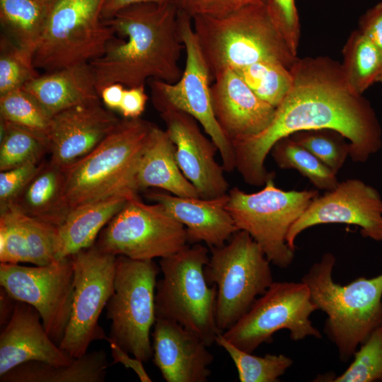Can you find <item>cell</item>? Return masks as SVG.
Masks as SVG:
<instances>
[{"mask_svg": "<svg viewBox=\"0 0 382 382\" xmlns=\"http://www.w3.org/2000/svg\"><path fill=\"white\" fill-rule=\"evenodd\" d=\"M16 300L11 297L1 286L0 289V327L4 328L10 320L16 306Z\"/></svg>", "mask_w": 382, "mask_h": 382, "instance_id": "obj_47", "label": "cell"}, {"mask_svg": "<svg viewBox=\"0 0 382 382\" xmlns=\"http://www.w3.org/2000/svg\"><path fill=\"white\" fill-rule=\"evenodd\" d=\"M154 125L125 118L92 151L64 172L63 202L69 211L116 195H137L136 175Z\"/></svg>", "mask_w": 382, "mask_h": 382, "instance_id": "obj_4", "label": "cell"}, {"mask_svg": "<svg viewBox=\"0 0 382 382\" xmlns=\"http://www.w3.org/2000/svg\"><path fill=\"white\" fill-rule=\"evenodd\" d=\"M178 5L143 3L125 8L104 20L115 33L105 52L89 62L98 93L112 83L127 88L144 85L149 79L175 83L183 72L179 59L183 41Z\"/></svg>", "mask_w": 382, "mask_h": 382, "instance_id": "obj_2", "label": "cell"}, {"mask_svg": "<svg viewBox=\"0 0 382 382\" xmlns=\"http://www.w3.org/2000/svg\"><path fill=\"white\" fill-rule=\"evenodd\" d=\"M74 282L71 256L41 266L0 264L1 286L39 312L46 332L58 346L71 316Z\"/></svg>", "mask_w": 382, "mask_h": 382, "instance_id": "obj_15", "label": "cell"}, {"mask_svg": "<svg viewBox=\"0 0 382 382\" xmlns=\"http://www.w3.org/2000/svg\"><path fill=\"white\" fill-rule=\"evenodd\" d=\"M342 53L345 79L352 91L362 95L376 82L382 66V52L357 30L348 38Z\"/></svg>", "mask_w": 382, "mask_h": 382, "instance_id": "obj_30", "label": "cell"}, {"mask_svg": "<svg viewBox=\"0 0 382 382\" xmlns=\"http://www.w3.org/2000/svg\"><path fill=\"white\" fill-rule=\"evenodd\" d=\"M210 253L204 274L209 284L216 286V323L222 333L248 311L274 281L271 262L245 231H237L224 245L210 248Z\"/></svg>", "mask_w": 382, "mask_h": 382, "instance_id": "obj_8", "label": "cell"}, {"mask_svg": "<svg viewBox=\"0 0 382 382\" xmlns=\"http://www.w3.org/2000/svg\"><path fill=\"white\" fill-rule=\"evenodd\" d=\"M267 5L289 48L296 55L300 40V23L295 0H269Z\"/></svg>", "mask_w": 382, "mask_h": 382, "instance_id": "obj_39", "label": "cell"}, {"mask_svg": "<svg viewBox=\"0 0 382 382\" xmlns=\"http://www.w3.org/2000/svg\"><path fill=\"white\" fill-rule=\"evenodd\" d=\"M316 310L309 289L302 281L273 282L248 311L222 335L250 353L262 344L270 342L274 334L283 329L289 330L294 341L308 337L320 339V331L309 318Z\"/></svg>", "mask_w": 382, "mask_h": 382, "instance_id": "obj_11", "label": "cell"}, {"mask_svg": "<svg viewBox=\"0 0 382 382\" xmlns=\"http://www.w3.org/2000/svg\"><path fill=\"white\" fill-rule=\"evenodd\" d=\"M147 100L144 85L125 88L118 111L125 118H138L144 111Z\"/></svg>", "mask_w": 382, "mask_h": 382, "instance_id": "obj_43", "label": "cell"}, {"mask_svg": "<svg viewBox=\"0 0 382 382\" xmlns=\"http://www.w3.org/2000/svg\"><path fill=\"white\" fill-rule=\"evenodd\" d=\"M214 79L211 87L214 113L231 143L256 134L269 125L276 108L260 99L235 70L225 69Z\"/></svg>", "mask_w": 382, "mask_h": 382, "instance_id": "obj_20", "label": "cell"}, {"mask_svg": "<svg viewBox=\"0 0 382 382\" xmlns=\"http://www.w3.org/2000/svg\"><path fill=\"white\" fill-rule=\"evenodd\" d=\"M120 120L101 100L77 105L52 116L50 161L65 170L92 151Z\"/></svg>", "mask_w": 382, "mask_h": 382, "instance_id": "obj_18", "label": "cell"}, {"mask_svg": "<svg viewBox=\"0 0 382 382\" xmlns=\"http://www.w3.org/2000/svg\"><path fill=\"white\" fill-rule=\"evenodd\" d=\"M146 197L158 203L186 228L188 243L204 242L209 248L226 243L238 231L226 209L228 193L214 199L182 197L161 192Z\"/></svg>", "mask_w": 382, "mask_h": 382, "instance_id": "obj_23", "label": "cell"}, {"mask_svg": "<svg viewBox=\"0 0 382 382\" xmlns=\"http://www.w3.org/2000/svg\"><path fill=\"white\" fill-rule=\"evenodd\" d=\"M160 267L153 260L117 255L114 292L106 308L108 337L143 362L153 357L151 330L156 320L155 291Z\"/></svg>", "mask_w": 382, "mask_h": 382, "instance_id": "obj_10", "label": "cell"}, {"mask_svg": "<svg viewBox=\"0 0 382 382\" xmlns=\"http://www.w3.org/2000/svg\"><path fill=\"white\" fill-rule=\"evenodd\" d=\"M376 82H381L382 83V66H381V69L379 71V74L376 78Z\"/></svg>", "mask_w": 382, "mask_h": 382, "instance_id": "obj_50", "label": "cell"}, {"mask_svg": "<svg viewBox=\"0 0 382 382\" xmlns=\"http://www.w3.org/2000/svg\"><path fill=\"white\" fill-rule=\"evenodd\" d=\"M269 0H193L184 10L190 16H218L250 5L268 4Z\"/></svg>", "mask_w": 382, "mask_h": 382, "instance_id": "obj_41", "label": "cell"}, {"mask_svg": "<svg viewBox=\"0 0 382 382\" xmlns=\"http://www.w3.org/2000/svg\"><path fill=\"white\" fill-rule=\"evenodd\" d=\"M215 343L221 347L233 361L241 382H277L291 367L292 359L282 354L256 356L241 349L228 341L222 333Z\"/></svg>", "mask_w": 382, "mask_h": 382, "instance_id": "obj_32", "label": "cell"}, {"mask_svg": "<svg viewBox=\"0 0 382 382\" xmlns=\"http://www.w3.org/2000/svg\"><path fill=\"white\" fill-rule=\"evenodd\" d=\"M137 195H116L78 207L58 226L57 260L71 256L96 243L102 229Z\"/></svg>", "mask_w": 382, "mask_h": 382, "instance_id": "obj_26", "label": "cell"}, {"mask_svg": "<svg viewBox=\"0 0 382 382\" xmlns=\"http://www.w3.org/2000/svg\"><path fill=\"white\" fill-rule=\"evenodd\" d=\"M325 224L357 226L361 234L382 241V198L373 187L359 179L341 183L321 197L318 196L294 223L286 242L295 250V241L304 230Z\"/></svg>", "mask_w": 382, "mask_h": 382, "instance_id": "obj_16", "label": "cell"}, {"mask_svg": "<svg viewBox=\"0 0 382 382\" xmlns=\"http://www.w3.org/2000/svg\"><path fill=\"white\" fill-rule=\"evenodd\" d=\"M70 357L46 332L39 312L31 305L16 301L13 313L0 333V376L30 361L69 364Z\"/></svg>", "mask_w": 382, "mask_h": 382, "instance_id": "obj_21", "label": "cell"}, {"mask_svg": "<svg viewBox=\"0 0 382 382\" xmlns=\"http://www.w3.org/2000/svg\"><path fill=\"white\" fill-rule=\"evenodd\" d=\"M94 245L115 256L145 260L173 255L188 241L185 227L162 205L145 204L137 196L102 229Z\"/></svg>", "mask_w": 382, "mask_h": 382, "instance_id": "obj_13", "label": "cell"}, {"mask_svg": "<svg viewBox=\"0 0 382 382\" xmlns=\"http://www.w3.org/2000/svg\"><path fill=\"white\" fill-rule=\"evenodd\" d=\"M359 30L382 52V2L361 16Z\"/></svg>", "mask_w": 382, "mask_h": 382, "instance_id": "obj_42", "label": "cell"}, {"mask_svg": "<svg viewBox=\"0 0 382 382\" xmlns=\"http://www.w3.org/2000/svg\"><path fill=\"white\" fill-rule=\"evenodd\" d=\"M137 190L159 188L182 197H199L180 169L175 146L166 130L154 125L136 175Z\"/></svg>", "mask_w": 382, "mask_h": 382, "instance_id": "obj_25", "label": "cell"}, {"mask_svg": "<svg viewBox=\"0 0 382 382\" xmlns=\"http://www.w3.org/2000/svg\"><path fill=\"white\" fill-rule=\"evenodd\" d=\"M154 364L166 382H206L214 360L208 346L178 323L156 318L152 332Z\"/></svg>", "mask_w": 382, "mask_h": 382, "instance_id": "obj_19", "label": "cell"}, {"mask_svg": "<svg viewBox=\"0 0 382 382\" xmlns=\"http://www.w3.org/2000/svg\"><path fill=\"white\" fill-rule=\"evenodd\" d=\"M178 20L186 50L185 68L175 83L151 79L149 86L153 103L173 107L196 119L216 144L224 170L231 172L236 169L233 146L214 113L209 86L211 76L194 30L192 18L179 8Z\"/></svg>", "mask_w": 382, "mask_h": 382, "instance_id": "obj_12", "label": "cell"}, {"mask_svg": "<svg viewBox=\"0 0 382 382\" xmlns=\"http://www.w3.org/2000/svg\"><path fill=\"white\" fill-rule=\"evenodd\" d=\"M47 152L46 139L1 119V171L28 163H41Z\"/></svg>", "mask_w": 382, "mask_h": 382, "instance_id": "obj_33", "label": "cell"}, {"mask_svg": "<svg viewBox=\"0 0 382 382\" xmlns=\"http://www.w3.org/2000/svg\"><path fill=\"white\" fill-rule=\"evenodd\" d=\"M64 181L63 169L50 161L42 162L13 203L27 215L59 226L69 214L62 198Z\"/></svg>", "mask_w": 382, "mask_h": 382, "instance_id": "obj_28", "label": "cell"}, {"mask_svg": "<svg viewBox=\"0 0 382 382\" xmlns=\"http://www.w3.org/2000/svg\"><path fill=\"white\" fill-rule=\"evenodd\" d=\"M336 174L349 156L350 145L340 133L330 129L297 132L289 136Z\"/></svg>", "mask_w": 382, "mask_h": 382, "instance_id": "obj_37", "label": "cell"}, {"mask_svg": "<svg viewBox=\"0 0 382 382\" xmlns=\"http://www.w3.org/2000/svg\"><path fill=\"white\" fill-rule=\"evenodd\" d=\"M354 360L332 382L382 381V325L376 328L353 354Z\"/></svg>", "mask_w": 382, "mask_h": 382, "instance_id": "obj_38", "label": "cell"}, {"mask_svg": "<svg viewBox=\"0 0 382 382\" xmlns=\"http://www.w3.org/2000/svg\"><path fill=\"white\" fill-rule=\"evenodd\" d=\"M169 1L175 2L174 0H105L101 15L103 19L105 20L112 17L120 11L135 4L143 3L163 4Z\"/></svg>", "mask_w": 382, "mask_h": 382, "instance_id": "obj_45", "label": "cell"}, {"mask_svg": "<svg viewBox=\"0 0 382 382\" xmlns=\"http://www.w3.org/2000/svg\"><path fill=\"white\" fill-rule=\"evenodd\" d=\"M58 226L30 216L14 203L0 208V262L41 266L57 260Z\"/></svg>", "mask_w": 382, "mask_h": 382, "instance_id": "obj_22", "label": "cell"}, {"mask_svg": "<svg viewBox=\"0 0 382 382\" xmlns=\"http://www.w3.org/2000/svg\"><path fill=\"white\" fill-rule=\"evenodd\" d=\"M41 163H28L1 171L0 208L16 201L37 173Z\"/></svg>", "mask_w": 382, "mask_h": 382, "instance_id": "obj_40", "label": "cell"}, {"mask_svg": "<svg viewBox=\"0 0 382 382\" xmlns=\"http://www.w3.org/2000/svg\"><path fill=\"white\" fill-rule=\"evenodd\" d=\"M209 249L189 244L159 262L162 278L155 291L156 318L175 321L211 347L221 331L216 323V286H209L204 267Z\"/></svg>", "mask_w": 382, "mask_h": 382, "instance_id": "obj_6", "label": "cell"}, {"mask_svg": "<svg viewBox=\"0 0 382 382\" xmlns=\"http://www.w3.org/2000/svg\"><path fill=\"white\" fill-rule=\"evenodd\" d=\"M48 6L35 0H0V21L7 37L20 47L35 52Z\"/></svg>", "mask_w": 382, "mask_h": 382, "instance_id": "obj_29", "label": "cell"}, {"mask_svg": "<svg viewBox=\"0 0 382 382\" xmlns=\"http://www.w3.org/2000/svg\"><path fill=\"white\" fill-rule=\"evenodd\" d=\"M0 45V95H3L21 88L40 74L34 66V52L20 47L4 35Z\"/></svg>", "mask_w": 382, "mask_h": 382, "instance_id": "obj_36", "label": "cell"}, {"mask_svg": "<svg viewBox=\"0 0 382 382\" xmlns=\"http://www.w3.org/2000/svg\"><path fill=\"white\" fill-rule=\"evenodd\" d=\"M111 351L113 364H122L125 368L132 369L141 382H151L152 380L143 366V361L135 357H129L117 343L107 337L105 340Z\"/></svg>", "mask_w": 382, "mask_h": 382, "instance_id": "obj_44", "label": "cell"}, {"mask_svg": "<svg viewBox=\"0 0 382 382\" xmlns=\"http://www.w3.org/2000/svg\"><path fill=\"white\" fill-rule=\"evenodd\" d=\"M1 119L48 141L52 116L22 88L0 95Z\"/></svg>", "mask_w": 382, "mask_h": 382, "instance_id": "obj_35", "label": "cell"}, {"mask_svg": "<svg viewBox=\"0 0 382 382\" xmlns=\"http://www.w3.org/2000/svg\"><path fill=\"white\" fill-rule=\"evenodd\" d=\"M264 185L253 193L233 187L228 192L226 209L238 229L250 235L271 263L286 268L295 253L286 242L288 231L318 192L284 190L275 185L273 178Z\"/></svg>", "mask_w": 382, "mask_h": 382, "instance_id": "obj_9", "label": "cell"}, {"mask_svg": "<svg viewBox=\"0 0 382 382\" xmlns=\"http://www.w3.org/2000/svg\"><path fill=\"white\" fill-rule=\"evenodd\" d=\"M292 86L260 132L231 141L236 169L253 186L264 185L273 173L265 166L280 139L301 131L330 129L349 141V156L365 162L381 146V132L369 102L348 86L341 65L327 57L297 59L289 69Z\"/></svg>", "mask_w": 382, "mask_h": 382, "instance_id": "obj_1", "label": "cell"}, {"mask_svg": "<svg viewBox=\"0 0 382 382\" xmlns=\"http://www.w3.org/2000/svg\"><path fill=\"white\" fill-rule=\"evenodd\" d=\"M125 89L124 86L119 83L104 87L100 96L105 108L110 110H119Z\"/></svg>", "mask_w": 382, "mask_h": 382, "instance_id": "obj_46", "label": "cell"}, {"mask_svg": "<svg viewBox=\"0 0 382 382\" xmlns=\"http://www.w3.org/2000/svg\"><path fill=\"white\" fill-rule=\"evenodd\" d=\"M71 257L74 271L71 312L59 346L76 359L87 353L93 342L107 338L99 318L114 292L117 256L93 245Z\"/></svg>", "mask_w": 382, "mask_h": 382, "instance_id": "obj_14", "label": "cell"}, {"mask_svg": "<svg viewBox=\"0 0 382 382\" xmlns=\"http://www.w3.org/2000/svg\"><path fill=\"white\" fill-rule=\"evenodd\" d=\"M333 254L326 253L303 275L318 310L326 313L325 332L347 361L369 335L382 325V274L359 277L346 285L335 282Z\"/></svg>", "mask_w": 382, "mask_h": 382, "instance_id": "obj_5", "label": "cell"}, {"mask_svg": "<svg viewBox=\"0 0 382 382\" xmlns=\"http://www.w3.org/2000/svg\"><path fill=\"white\" fill-rule=\"evenodd\" d=\"M21 88L51 116L77 105L101 100L89 63L45 72Z\"/></svg>", "mask_w": 382, "mask_h": 382, "instance_id": "obj_24", "label": "cell"}, {"mask_svg": "<svg viewBox=\"0 0 382 382\" xmlns=\"http://www.w3.org/2000/svg\"><path fill=\"white\" fill-rule=\"evenodd\" d=\"M175 146L178 165L196 188L199 197L214 199L226 195L228 183L224 168L215 159L218 149L201 132L197 121L185 112L167 105H156Z\"/></svg>", "mask_w": 382, "mask_h": 382, "instance_id": "obj_17", "label": "cell"}, {"mask_svg": "<svg viewBox=\"0 0 382 382\" xmlns=\"http://www.w3.org/2000/svg\"><path fill=\"white\" fill-rule=\"evenodd\" d=\"M41 4L48 6L53 0H35Z\"/></svg>", "mask_w": 382, "mask_h": 382, "instance_id": "obj_49", "label": "cell"}, {"mask_svg": "<svg viewBox=\"0 0 382 382\" xmlns=\"http://www.w3.org/2000/svg\"><path fill=\"white\" fill-rule=\"evenodd\" d=\"M271 154L280 168L297 170L318 189L329 191L339 183L335 173L290 137L279 140Z\"/></svg>", "mask_w": 382, "mask_h": 382, "instance_id": "obj_31", "label": "cell"}, {"mask_svg": "<svg viewBox=\"0 0 382 382\" xmlns=\"http://www.w3.org/2000/svg\"><path fill=\"white\" fill-rule=\"evenodd\" d=\"M108 366L106 352L95 350L69 364L40 361L21 364L0 376V382H103Z\"/></svg>", "mask_w": 382, "mask_h": 382, "instance_id": "obj_27", "label": "cell"}, {"mask_svg": "<svg viewBox=\"0 0 382 382\" xmlns=\"http://www.w3.org/2000/svg\"><path fill=\"white\" fill-rule=\"evenodd\" d=\"M191 18L213 79L225 69H237L262 61L290 69L298 59L267 4L250 5L222 16Z\"/></svg>", "mask_w": 382, "mask_h": 382, "instance_id": "obj_3", "label": "cell"}, {"mask_svg": "<svg viewBox=\"0 0 382 382\" xmlns=\"http://www.w3.org/2000/svg\"><path fill=\"white\" fill-rule=\"evenodd\" d=\"M233 70L260 99L274 108L292 86L290 69L276 62L262 61Z\"/></svg>", "mask_w": 382, "mask_h": 382, "instance_id": "obj_34", "label": "cell"}, {"mask_svg": "<svg viewBox=\"0 0 382 382\" xmlns=\"http://www.w3.org/2000/svg\"><path fill=\"white\" fill-rule=\"evenodd\" d=\"M105 0H53L33 55L36 69L51 72L100 57L115 38L102 18Z\"/></svg>", "mask_w": 382, "mask_h": 382, "instance_id": "obj_7", "label": "cell"}, {"mask_svg": "<svg viewBox=\"0 0 382 382\" xmlns=\"http://www.w3.org/2000/svg\"><path fill=\"white\" fill-rule=\"evenodd\" d=\"M193 0H174L178 8L185 10Z\"/></svg>", "mask_w": 382, "mask_h": 382, "instance_id": "obj_48", "label": "cell"}]
</instances>
